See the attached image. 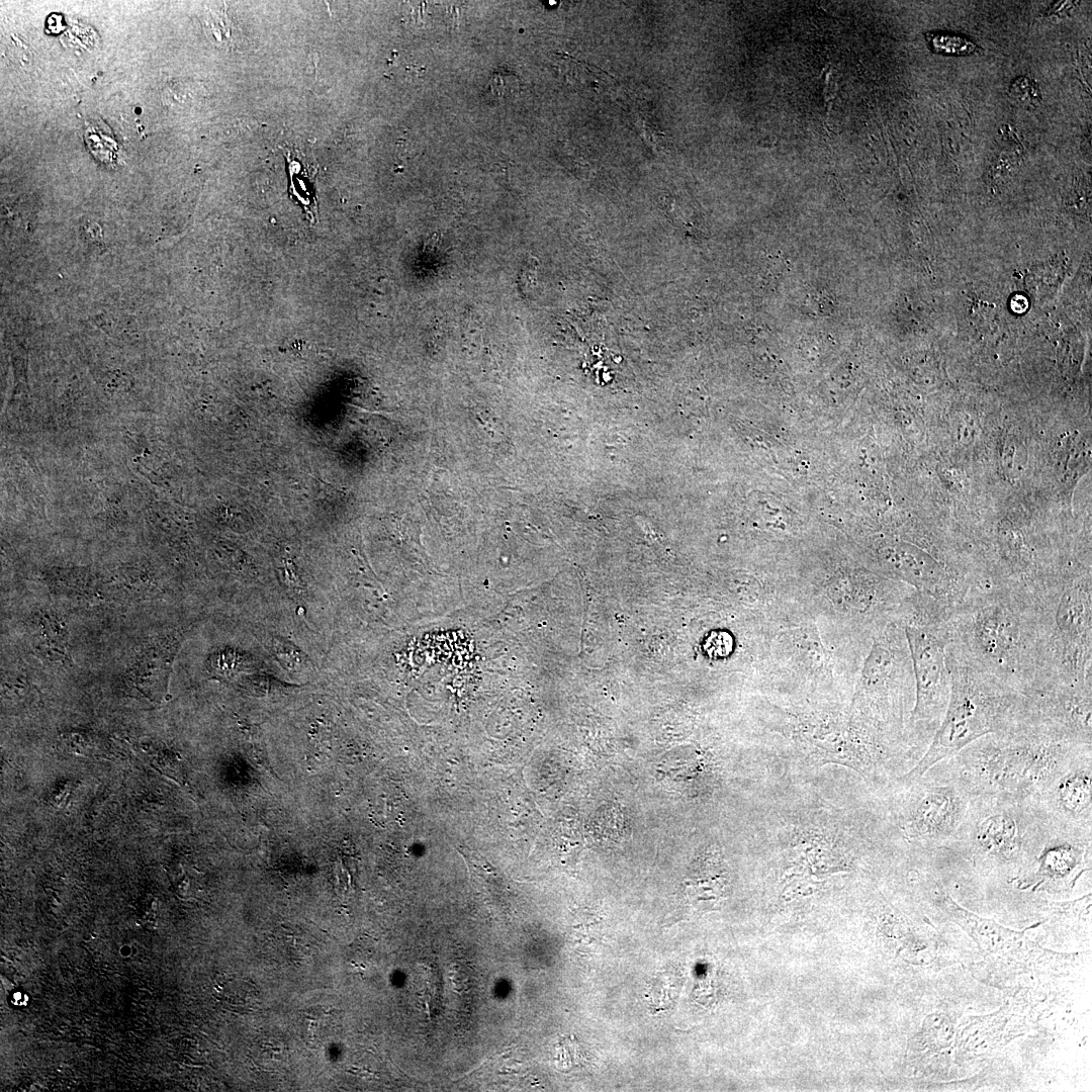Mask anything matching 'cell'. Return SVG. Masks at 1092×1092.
Masks as SVG:
<instances>
[{
  "instance_id": "1",
  "label": "cell",
  "mask_w": 1092,
  "mask_h": 1092,
  "mask_svg": "<svg viewBox=\"0 0 1092 1092\" xmlns=\"http://www.w3.org/2000/svg\"><path fill=\"white\" fill-rule=\"evenodd\" d=\"M949 642L962 656L1025 697L1044 682L1038 609L1027 590L983 580L949 611Z\"/></svg>"
},
{
  "instance_id": "2",
  "label": "cell",
  "mask_w": 1092,
  "mask_h": 1092,
  "mask_svg": "<svg viewBox=\"0 0 1092 1092\" xmlns=\"http://www.w3.org/2000/svg\"><path fill=\"white\" fill-rule=\"evenodd\" d=\"M1092 744L1068 741L1027 722L1005 733L984 735L946 759L971 798L1002 796L1035 801Z\"/></svg>"
},
{
  "instance_id": "3",
  "label": "cell",
  "mask_w": 1092,
  "mask_h": 1092,
  "mask_svg": "<svg viewBox=\"0 0 1092 1092\" xmlns=\"http://www.w3.org/2000/svg\"><path fill=\"white\" fill-rule=\"evenodd\" d=\"M946 665L950 691L943 719L922 756L897 778L901 785L915 782L976 739L1010 732L1030 719L1024 695L966 659L948 643Z\"/></svg>"
},
{
  "instance_id": "4",
  "label": "cell",
  "mask_w": 1092,
  "mask_h": 1092,
  "mask_svg": "<svg viewBox=\"0 0 1092 1092\" xmlns=\"http://www.w3.org/2000/svg\"><path fill=\"white\" fill-rule=\"evenodd\" d=\"M1046 817L1033 801L982 795L970 799L953 837L941 848L993 871L1029 867Z\"/></svg>"
},
{
  "instance_id": "5",
  "label": "cell",
  "mask_w": 1092,
  "mask_h": 1092,
  "mask_svg": "<svg viewBox=\"0 0 1092 1092\" xmlns=\"http://www.w3.org/2000/svg\"><path fill=\"white\" fill-rule=\"evenodd\" d=\"M947 617L940 608L920 607L919 623L906 626L916 684L909 723L922 754L941 724L949 698Z\"/></svg>"
},
{
  "instance_id": "6",
  "label": "cell",
  "mask_w": 1092,
  "mask_h": 1092,
  "mask_svg": "<svg viewBox=\"0 0 1092 1092\" xmlns=\"http://www.w3.org/2000/svg\"><path fill=\"white\" fill-rule=\"evenodd\" d=\"M902 786L906 790L898 800L896 818L905 838L925 850L941 848L958 831L971 797L945 759Z\"/></svg>"
},
{
  "instance_id": "7",
  "label": "cell",
  "mask_w": 1092,
  "mask_h": 1092,
  "mask_svg": "<svg viewBox=\"0 0 1092 1092\" xmlns=\"http://www.w3.org/2000/svg\"><path fill=\"white\" fill-rule=\"evenodd\" d=\"M1033 802L1057 823L1092 830V748L1080 753Z\"/></svg>"
},
{
  "instance_id": "8",
  "label": "cell",
  "mask_w": 1092,
  "mask_h": 1092,
  "mask_svg": "<svg viewBox=\"0 0 1092 1092\" xmlns=\"http://www.w3.org/2000/svg\"><path fill=\"white\" fill-rule=\"evenodd\" d=\"M176 638L157 635L145 642L122 672V682L130 691L153 703L167 693L168 677L176 651Z\"/></svg>"
},
{
  "instance_id": "9",
  "label": "cell",
  "mask_w": 1092,
  "mask_h": 1092,
  "mask_svg": "<svg viewBox=\"0 0 1092 1092\" xmlns=\"http://www.w3.org/2000/svg\"><path fill=\"white\" fill-rule=\"evenodd\" d=\"M26 628L34 653L47 663L70 665L69 627L57 612L47 609L33 611Z\"/></svg>"
},
{
  "instance_id": "10",
  "label": "cell",
  "mask_w": 1092,
  "mask_h": 1092,
  "mask_svg": "<svg viewBox=\"0 0 1092 1092\" xmlns=\"http://www.w3.org/2000/svg\"><path fill=\"white\" fill-rule=\"evenodd\" d=\"M556 68L567 84L576 91L589 94V97L604 94L613 82V78L600 68L567 54L556 56Z\"/></svg>"
},
{
  "instance_id": "11",
  "label": "cell",
  "mask_w": 1092,
  "mask_h": 1092,
  "mask_svg": "<svg viewBox=\"0 0 1092 1092\" xmlns=\"http://www.w3.org/2000/svg\"><path fill=\"white\" fill-rule=\"evenodd\" d=\"M926 38L930 49L938 54L965 56L977 50L969 38L945 31L926 32Z\"/></svg>"
},
{
  "instance_id": "12",
  "label": "cell",
  "mask_w": 1092,
  "mask_h": 1092,
  "mask_svg": "<svg viewBox=\"0 0 1092 1092\" xmlns=\"http://www.w3.org/2000/svg\"><path fill=\"white\" fill-rule=\"evenodd\" d=\"M519 76L509 70L499 69L493 72L488 83L487 90L496 101H506L517 96L521 91Z\"/></svg>"
},
{
  "instance_id": "13",
  "label": "cell",
  "mask_w": 1092,
  "mask_h": 1092,
  "mask_svg": "<svg viewBox=\"0 0 1092 1092\" xmlns=\"http://www.w3.org/2000/svg\"><path fill=\"white\" fill-rule=\"evenodd\" d=\"M1032 82L1033 81L1030 80V79L1020 78V79L1015 80L1012 83V86H1011L1010 89L1014 88V92H1013L1014 96H1016L1019 99H1030V100H1035L1036 101V100L1040 99V96L1038 95L1039 91H1028L1027 90V88L1031 85Z\"/></svg>"
},
{
  "instance_id": "14",
  "label": "cell",
  "mask_w": 1092,
  "mask_h": 1092,
  "mask_svg": "<svg viewBox=\"0 0 1092 1092\" xmlns=\"http://www.w3.org/2000/svg\"><path fill=\"white\" fill-rule=\"evenodd\" d=\"M534 260L535 258H531V262H529V260L527 261V263L523 267L522 275L520 277V284L522 287H525L526 291L527 289H529V285L532 286L535 282L536 267L538 265V262L534 263Z\"/></svg>"
}]
</instances>
